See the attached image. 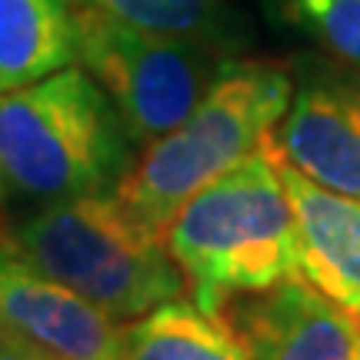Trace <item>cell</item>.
<instances>
[{"label": "cell", "mask_w": 360, "mask_h": 360, "mask_svg": "<svg viewBox=\"0 0 360 360\" xmlns=\"http://www.w3.org/2000/svg\"><path fill=\"white\" fill-rule=\"evenodd\" d=\"M134 141L84 67L0 94V200L34 210L120 187Z\"/></svg>", "instance_id": "obj_1"}, {"label": "cell", "mask_w": 360, "mask_h": 360, "mask_svg": "<svg viewBox=\"0 0 360 360\" xmlns=\"http://www.w3.org/2000/svg\"><path fill=\"white\" fill-rule=\"evenodd\" d=\"M160 237L207 314L297 277L294 210L267 147L193 193Z\"/></svg>", "instance_id": "obj_2"}, {"label": "cell", "mask_w": 360, "mask_h": 360, "mask_svg": "<svg viewBox=\"0 0 360 360\" xmlns=\"http://www.w3.org/2000/svg\"><path fill=\"white\" fill-rule=\"evenodd\" d=\"M0 240L117 323L187 294L164 237L143 231L114 193L24 210L4 227Z\"/></svg>", "instance_id": "obj_3"}, {"label": "cell", "mask_w": 360, "mask_h": 360, "mask_svg": "<svg viewBox=\"0 0 360 360\" xmlns=\"http://www.w3.org/2000/svg\"><path fill=\"white\" fill-rule=\"evenodd\" d=\"M290 74L233 60L193 114L143 147L114 191L143 231L164 233L177 210L220 174L257 154L290 107Z\"/></svg>", "instance_id": "obj_4"}, {"label": "cell", "mask_w": 360, "mask_h": 360, "mask_svg": "<svg viewBox=\"0 0 360 360\" xmlns=\"http://www.w3.org/2000/svg\"><path fill=\"white\" fill-rule=\"evenodd\" d=\"M74 24L80 64L114 101L134 147L184 124L237 60L217 44L137 30L84 7H74Z\"/></svg>", "instance_id": "obj_5"}, {"label": "cell", "mask_w": 360, "mask_h": 360, "mask_svg": "<svg viewBox=\"0 0 360 360\" xmlns=\"http://www.w3.org/2000/svg\"><path fill=\"white\" fill-rule=\"evenodd\" d=\"M0 340L37 360H120V323L0 240Z\"/></svg>", "instance_id": "obj_6"}, {"label": "cell", "mask_w": 360, "mask_h": 360, "mask_svg": "<svg viewBox=\"0 0 360 360\" xmlns=\"http://www.w3.org/2000/svg\"><path fill=\"white\" fill-rule=\"evenodd\" d=\"M264 147L310 184L360 200V77L307 74Z\"/></svg>", "instance_id": "obj_7"}, {"label": "cell", "mask_w": 360, "mask_h": 360, "mask_svg": "<svg viewBox=\"0 0 360 360\" xmlns=\"http://www.w3.org/2000/svg\"><path fill=\"white\" fill-rule=\"evenodd\" d=\"M250 360H360V317L300 277L224 307Z\"/></svg>", "instance_id": "obj_8"}, {"label": "cell", "mask_w": 360, "mask_h": 360, "mask_svg": "<svg viewBox=\"0 0 360 360\" xmlns=\"http://www.w3.org/2000/svg\"><path fill=\"white\" fill-rule=\"evenodd\" d=\"M274 164L294 210L297 277L360 317V200L323 191L281 160Z\"/></svg>", "instance_id": "obj_9"}, {"label": "cell", "mask_w": 360, "mask_h": 360, "mask_svg": "<svg viewBox=\"0 0 360 360\" xmlns=\"http://www.w3.org/2000/svg\"><path fill=\"white\" fill-rule=\"evenodd\" d=\"M77 57L70 0H0V94L67 70Z\"/></svg>", "instance_id": "obj_10"}, {"label": "cell", "mask_w": 360, "mask_h": 360, "mask_svg": "<svg viewBox=\"0 0 360 360\" xmlns=\"http://www.w3.org/2000/svg\"><path fill=\"white\" fill-rule=\"evenodd\" d=\"M120 360H250V354L224 314L170 300L120 323Z\"/></svg>", "instance_id": "obj_11"}, {"label": "cell", "mask_w": 360, "mask_h": 360, "mask_svg": "<svg viewBox=\"0 0 360 360\" xmlns=\"http://www.w3.org/2000/svg\"><path fill=\"white\" fill-rule=\"evenodd\" d=\"M70 4L150 34L207 40L227 51L233 44L231 13L224 0H70Z\"/></svg>", "instance_id": "obj_12"}, {"label": "cell", "mask_w": 360, "mask_h": 360, "mask_svg": "<svg viewBox=\"0 0 360 360\" xmlns=\"http://www.w3.org/2000/svg\"><path fill=\"white\" fill-rule=\"evenodd\" d=\"M283 11L334 57L360 67V0H287Z\"/></svg>", "instance_id": "obj_13"}, {"label": "cell", "mask_w": 360, "mask_h": 360, "mask_svg": "<svg viewBox=\"0 0 360 360\" xmlns=\"http://www.w3.org/2000/svg\"><path fill=\"white\" fill-rule=\"evenodd\" d=\"M0 360H37V357H30V354H24V350H17L0 340Z\"/></svg>", "instance_id": "obj_14"}]
</instances>
